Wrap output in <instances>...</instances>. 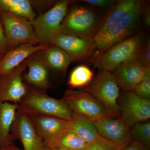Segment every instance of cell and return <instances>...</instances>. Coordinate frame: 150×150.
<instances>
[{"instance_id":"6da1fadb","label":"cell","mask_w":150,"mask_h":150,"mask_svg":"<svg viewBox=\"0 0 150 150\" xmlns=\"http://www.w3.org/2000/svg\"><path fill=\"white\" fill-rule=\"evenodd\" d=\"M75 1L70 6L58 34L93 39L107 11L92 7L79 1L76 4Z\"/></svg>"},{"instance_id":"7a4b0ae2","label":"cell","mask_w":150,"mask_h":150,"mask_svg":"<svg viewBox=\"0 0 150 150\" xmlns=\"http://www.w3.org/2000/svg\"><path fill=\"white\" fill-rule=\"evenodd\" d=\"M146 38V33L139 31L102 52H96L89 62L99 70L112 72L121 64L137 59Z\"/></svg>"},{"instance_id":"3957f363","label":"cell","mask_w":150,"mask_h":150,"mask_svg":"<svg viewBox=\"0 0 150 150\" xmlns=\"http://www.w3.org/2000/svg\"><path fill=\"white\" fill-rule=\"evenodd\" d=\"M145 1L139 0L134 8L100 37L93 39L96 52H101L139 31Z\"/></svg>"},{"instance_id":"277c9868","label":"cell","mask_w":150,"mask_h":150,"mask_svg":"<svg viewBox=\"0 0 150 150\" xmlns=\"http://www.w3.org/2000/svg\"><path fill=\"white\" fill-rule=\"evenodd\" d=\"M74 1H57L47 12L30 21L39 44L46 46L52 45L53 40L59 33L69 7Z\"/></svg>"},{"instance_id":"5b68a950","label":"cell","mask_w":150,"mask_h":150,"mask_svg":"<svg viewBox=\"0 0 150 150\" xmlns=\"http://www.w3.org/2000/svg\"><path fill=\"white\" fill-rule=\"evenodd\" d=\"M83 90L97 100L112 118H121L118 104L120 89L111 72L99 70L95 78Z\"/></svg>"},{"instance_id":"8992f818","label":"cell","mask_w":150,"mask_h":150,"mask_svg":"<svg viewBox=\"0 0 150 150\" xmlns=\"http://www.w3.org/2000/svg\"><path fill=\"white\" fill-rule=\"evenodd\" d=\"M27 86V94L18 104L19 108L64 119L73 117L74 113L62 100L51 97L46 92Z\"/></svg>"},{"instance_id":"52a82bcc","label":"cell","mask_w":150,"mask_h":150,"mask_svg":"<svg viewBox=\"0 0 150 150\" xmlns=\"http://www.w3.org/2000/svg\"><path fill=\"white\" fill-rule=\"evenodd\" d=\"M2 24L8 50L25 43L39 44L35 38L30 22L14 14L0 11Z\"/></svg>"},{"instance_id":"ba28073f","label":"cell","mask_w":150,"mask_h":150,"mask_svg":"<svg viewBox=\"0 0 150 150\" xmlns=\"http://www.w3.org/2000/svg\"><path fill=\"white\" fill-rule=\"evenodd\" d=\"M61 100L73 113L85 115L91 120L103 117L112 118L97 100L83 90H68Z\"/></svg>"},{"instance_id":"9c48e42d","label":"cell","mask_w":150,"mask_h":150,"mask_svg":"<svg viewBox=\"0 0 150 150\" xmlns=\"http://www.w3.org/2000/svg\"><path fill=\"white\" fill-rule=\"evenodd\" d=\"M32 56L9 72L0 75V102L18 104L26 96L28 86L23 82V73Z\"/></svg>"},{"instance_id":"30bf717a","label":"cell","mask_w":150,"mask_h":150,"mask_svg":"<svg viewBox=\"0 0 150 150\" xmlns=\"http://www.w3.org/2000/svg\"><path fill=\"white\" fill-rule=\"evenodd\" d=\"M100 136L118 149H123L131 143L130 127L121 118L105 117L92 120Z\"/></svg>"},{"instance_id":"8fae6325","label":"cell","mask_w":150,"mask_h":150,"mask_svg":"<svg viewBox=\"0 0 150 150\" xmlns=\"http://www.w3.org/2000/svg\"><path fill=\"white\" fill-rule=\"evenodd\" d=\"M52 45L61 48L70 57L72 62L89 61L96 52L93 39H85L71 35L58 34Z\"/></svg>"},{"instance_id":"7c38bea8","label":"cell","mask_w":150,"mask_h":150,"mask_svg":"<svg viewBox=\"0 0 150 150\" xmlns=\"http://www.w3.org/2000/svg\"><path fill=\"white\" fill-rule=\"evenodd\" d=\"M12 142L18 139L23 150H43L46 147L26 113L19 109L11 130Z\"/></svg>"},{"instance_id":"4fadbf2b","label":"cell","mask_w":150,"mask_h":150,"mask_svg":"<svg viewBox=\"0 0 150 150\" xmlns=\"http://www.w3.org/2000/svg\"><path fill=\"white\" fill-rule=\"evenodd\" d=\"M119 106L121 118L130 128L150 119V100L141 98L133 92L123 94Z\"/></svg>"},{"instance_id":"5bb4252c","label":"cell","mask_w":150,"mask_h":150,"mask_svg":"<svg viewBox=\"0 0 150 150\" xmlns=\"http://www.w3.org/2000/svg\"><path fill=\"white\" fill-rule=\"evenodd\" d=\"M111 73L119 87L132 91L137 84L150 77V68L144 67L136 59L119 65Z\"/></svg>"},{"instance_id":"9a60e30c","label":"cell","mask_w":150,"mask_h":150,"mask_svg":"<svg viewBox=\"0 0 150 150\" xmlns=\"http://www.w3.org/2000/svg\"><path fill=\"white\" fill-rule=\"evenodd\" d=\"M21 110L24 111L28 116L35 131L43 140L46 146L57 134L65 129H68L70 119H64Z\"/></svg>"},{"instance_id":"2e32d148","label":"cell","mask_w":150,"mask_h":150,"mask_svg":"<svg viewBox=\"0 0 150 150\" xmlns=\"http://www.w3.org/2000/svg\"><path fill=\"white\" fill-rule=\"evenodd\" d=\"M42 51L32 55L28 65V72L23 77L29 85L46 92L51 85L49 80V70L42 58Z\"/></svg>"},{"instance_id":"e0dca14e","label":"cell","mask_w":150,"mask_h":150,"mask_svg":"<svg viewBox=\"0 0 150 150\" xmlns=\"http://www.w3.org/2000/svg\"><path fill=\"white\" fill-rule=\"evenodd\" d=\"M48 46L25 43L8 50L0 61V75L9 72L33 54Z\"/></svg>"},{"instance_id":"ac0fdd59","label":"cell","mask_w":150,"mask_h":150,"mask_svg":"<svg viewBox=\"0 0 150 150\" xmlns=\"http://www.w3.org/2000/svg\"><path fill=\"white\" fill-rule=\"evenodd\" d=\"M139 0H118L106 11L100 28L93 39L103 35L137 4Z\"/></svg>"},{"instance_id":"d6986e66","label":"cell","mask_w":150,"mask_h":150,"mask_svg":"<svg viewBox=\"0 0 150 150\" xmlns=\"http://www.w3.org/2000/svg\"><path fill=\"white\" fill-rule=\"evenodd\" d=\"M18 104L0 102V148L13 143L11 130L18 110Z\"/></svg>"},{"instance_id":"ffe728a7","label":"cell","mask_w":150,"mask_h":150,"mask_svg":"<svg viewBox=\"0 0 150 150\" xmlns=\"http://www.w3.org/2000/svg\"><path fill=\"white\" fill-rule=\"evenodd\" d=\"M68 129L76 133L86 144L93 142L99 136L93 121L82 114L74 113L69 119Z\"/></svg>"},{"instance_id":"44dd1931","label":"cell","mask_w":150,"mask_h":150,"mask_svg":"<svg viewBox=\"0 0 150 150\" xmlns=\"http://www.w3.org/2000/svg\"><path fill=\"white\" fill-rule=\"evenodd\" d=\"M42 58L49 70L65 73L72 63L69 56L58 46H48L42 51Z\"/></svg>"},{"instance_id":"7402d4cb","label":"cell","mask_w":150,"mask_h":150,"mask_svg":"<svg viewBox=\"0 0 150 150\" xmlns=\"http://www.w3.org/2000/svg\"><path fill=\"white\" fill-rule=\"evenodd\" d=\"M86 144L76 133L65 129L52 139L46 146L62 148L69 150H82Z\"/></svg>"},{"instance_id":"603a6c76","label":"cell","mask_w":150,"mask_h":150,"mask_svg":"<svg viewBox=\"0 0 150 150\" xmlns=\"http://www.w3.org/2000/svg\"><path fill=\"white\" fill-rule=\"evenodd\" d=\"M0 11L23 17L29 21L36 16L29 0H0Z\"/></svg>"},{"instance_id":"cb8c5ba5","label":"cell","mask_w":150,"mask_h":150,"mask_svg":"<svg viewBox=\"0 0 150 150\" xmlns=\"http://www.w3.org/2000/svg\"><path fill=\"white\" fill-rule=\"evenodd\" d=\"M93 78V71L88 67L79 65L70 74L68 84L73 88L85 87L92 81Z\"/></svg>"},{"instance_id":"d4e9b609","label":"cell","mask_w":150,"mask_h":150,"mask_svg":"<svg viewBox=\"0 0 150 150\" xmlns=\"http://www.w3.org/2000/svg\"><path fill=\"white\" fill-rule=\"evenodd\" d=\"M131 139L142 143L150 149V121L136 123L130 127Z\"/></svg>"},{"instance_id":"484cf974","label":"cell","mask_w":150,"mask_h":150,"mask_svg":"<svg viewBox=\"0 0 150 150\" xmlns=\"http://www.w3.org/2000/svg\"><path fill=\"white\" fill-rule=\"evenodd\" d=\"M117 147L107 140L99 136L93 142L86 144L82 150H118Z\"/></svg>"},{"instance_id":"4316f807","label":"cell","mask_w":150,"mask_h":150,"mask_svg":"<svg viewBox=\"0 0 150 150\" xmlns=\"http://www.w3.org/2000/svg\"><path fill=\"white\" fill-rule=\"evenodd\" d=\"M132 92L141 98L150 100V77L137 84Z\"/></svg>"},{"instance_id":"83f0119b","label":"cell","mask_w":150,"mask_h":150,"mask_svg":"<svg viewBox=\"0 0 150 150\" xmlns=\"http://www.w3.org/2000/svg\"><path fill=\"white\" fill-rule=\"evenodd\" d=\"M143 66L150 68V39L147 38L144 46L137 58Z\"/></svg>"},{"instance_id":"f1b7e54d","label":"cell","mask_w":150,"mask_h":150,"mask_svg":"<svg viewBox=\"0 0 150 150\" xmlns=\"http://www.w3.org/2000/svg\"><path fill=\"white\" fill-rule=\"evenodd\" d=\"M92 7L108 11L115 4V0H81L79 1Z\"/></svg>"},{"instance_id":"f546056e","label":"cell","mask_w":150,"mask_h":150,"mask_svg":"<svg viewBox=\"0 0 150 150\" xmlns=\"http://www.w3.org/2000/svg\"><path fill=\"white\" fill-rule=\"evenodd\" d=\"M142 22L144 26L147 29L150 26V7L149 1H145L142 14Z\"/></svg>"},{"instance_id":"4dcf8cb0","label":"cell","mask_w":150,"mask_h":150,"mask_svg":"<svg viewBox=\"0 0 150 150\" xmlns=\"http://www.w3.org/2000/svg\"><path fill=\"white\" fill-rule=\"evenodd\" d=\"M32 7L37 9L43 10L46 8L52 7L57 2L56 1H30Z\"/></svg>"},{"instance_id":"1f68e13d","label":"cell","mask_w":150,"mask_h":150,"mask_svg":"<svg viewBox=\"0 0 150 150\" xmlns=\"http://www.w3.org/2000/svg\"><path fill=\"white\" fill-rule=\"evenodd\" d=\"M8 51L4 31L0 21V56L4 55Z\"/></svg>"},{"instance_id":"d6a6232c","label":"cell","mask_w":150,"mask_h":150,"mask_svg":"<svg viewBox=\"0 0 150 150\" xmlns=\"http://www.w3.org/2000/svg\"><path fill=\"white\" fill-rule=\"evenodd\" d=\"M123 150H150L147 147L142 143L132 140L128 146L125 147Z\"/></svg>"},{"instance_id":"836d02e7","label":"cell","mask_w":150,"mask_h":150,"mask_svg":"<svg viewBox=\"0 0 150 150\" xmlns=\"http://www.w3.org/2000/svg\"><path fill=\"white\" fill-rule=\"evenodd\" d=\"M0 150H21L13 144V143L10 144L4 147L0 148Z\"/></svg>"},{"instance_id":"e575fe53","label":"cell","mask_w":150,"mask_h":150,"mask_svg":"<svg viewBox=\"0 0 150 150\" xmlns=\"http://www.w3.org/2000/svg\"><path fill=\"white\" fill-rule=\"evenodd\" d=\"M43 150H69L62 148L52 147L46 146Z\"/></svg>"},{"instance_id":"d590c367","label":"cell","mask_w":150,"mask_h":150,"mask_svg":"<svg viewBox=\"0 0 150 150\" xmlns=\"http://www.w3.org/2000/svg\"><path fill=\"white\" fill-rule=\"evenodd\" d=\"M3 55H1L0 56V61H1V59L2 58Z\"/></svg>"},{"instance_id":"8d00e7d4","label":"cell","mask_w":150,"mask_h":150,"mask_svg":"<svg viewBox=\"0 0 150 150\" xmlns=\"http://www.w3.org/2000/svg\"><path fill=\"white\" fill-rule=\"evenodd\" d=\"M118 150H123V149H119Z\"/></svg>"}]
</instances>
